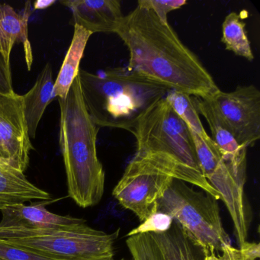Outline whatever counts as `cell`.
Listing matches in <instances>:
<instances>
[{
	"label": "cell",
	"instance_id": "6da1fadb",
	"mask_svg": "<svg viewBox=\"0 0 260 260\" xmlns=\"http://www.w3.org/2000/svg\"><path fill=\"white\" fill-rule=\"evenodd\" d=\"M115 34L128 49L127 69L144 78L197 98L220 90L197 56L151 10L138 6L123 17Z\"/></svg>",
	"mask_w": 260,
	"mask_h": 260
},
{
	"label": "cell",
	"instance_id": "7a4b0ae2",
	"mask_svg": "<svg viewBox=\"0 0 260 260\" xmlns=\"http://www.w3.org/2000/svg\"><path fill=\"white\" fill-rule=\"evenodd\" d=\"M60 106L59 144L63 154L68 194L78 206H95L103 199L106 174L97 154L100 127L91 119L83 101L79 76Z\"/></svg>",
	"mask_w": 260,
	"mask_h": 260
},
{
	"label": "cell",
	"instance_id": "3957f363",
	"mask_svg": "<svg viewBox=\"0 0 260 260\" xmlns=\"http://www.w3.org/2000/svg\"><path fill=\"white\" fill-rule=\"evenodd\" d=\"M132 133L136 139L134 158L150 162L175 179L220 199L202 173L191 131L165 98L140 118Z\"/></svg>",
	"mask_w": 260,
	"mask_h": 260
},
{
	"label": "cell",
	"instance_id": "277c9868",
	"mask_svg": "<svg viewBox=\"0 0 260 260\" xmlns=\"http://www.w3.org/2000/svg\"><path fill=\"white\" fill-rule=\"evenodd\" d=\"M78 76L86 110L100 127L132 132L140 118L170 91L127 68L98 74L80 69Z\"/></svg>",
	"mask_w": 260,
	"mask_h": 260
},
{
	"label": "cell",
	"instance_id": "5b68a950",
	"mask_svg": "<svg viewBox=\"0 0 260 260\" xmlns=\"http://www.w3.org/2000/svg\"><path fill=\"white\" fill-rule=\"evenodd\" d=\"M118 235L119 230L108 234L86 222L54 229L0 228V240L53 260H115Z\"/></svg>",
	"mask_w": 260,
	"mask_h": 260
},
{
	"label": "cell",
	"instance_id": "8992f818",
	"mask_svg": "<svg viewBox=\"0 0 260 260\" xmlns=\"http://www.w3.org/2000/svg\"><path fill=\"white\" fill-rule=\"evenodd\" d=\"M217 199L174 179L157 202V212L169 214L204 255L232 246L222 223Z\"/></svg>",
	"mask_w": 260,
	"mask_h": 260
},
{
	"label": "cell",
	"instance_id": "52a82bcc",
	"mask_svg": "<svg viewBox=\"0 0 260 260\" xmlns=\"http://www.w3.org/2000/svg\"><path fill=\"white\" fill-rule=\"evenodd\" d=\"M191 134L202 173L226 205L240 247L247 241L249 228L244 202L247 150L223 154L211 137L202 138L191 131Z\"/></svg>",
	"mask_w": 260,
	"mask_h": 260
},
{
	"label": "cell",
	"instance_id": "ba28073f",
	"mask_svg": "<svg viewBox=\"0 0 260 260\" xmlns=\"http://www.w3.org/2000/svg\"><path fill=\"white\" fill-rule=\"evenodd\" d=\"M202 100L239 145L248 148L258 141L260 92L255 86H240L229 92L219 90Z\"/></svg>",
	"mask_w": 260,
	"mask_h": 260
},
{
	"label": "cell",
	"instance_id": "9c48e42d",
	"mask_svg": "<svg viewBox=\"0 0 260 260\" xmlns=\"http://www.w3.org/2000/svg\"><path fill=\"white\" fill-rule=\"evenodd\" d=\"M174 178L150 162L132 158L112 191L120 205L143 222L157 212V202Z\"/></svg>",
	"mask_w": 260,
	"mask_h": 260
},
{
	"label": "cell",
	"instance_id": "30bf717a",
	"mask_svg": "<svg viewBox=\"0 0 260 260\" xmlns=\"http://www.w3.org/2000/svg\"><path fill=\"white\" fill-rule=\"evenodd\" d=\"M33 149L24 114L23 95L0 93V164L25 173Z\"/></svg>",
	"mask_w": 260,
	"mask_h": 260
},
{
	"label": "cell",
	"instance_id": "8fae6325",
	"mask_svg": "<svg viewBox=\"0 0 260 260\" xmlns=\"http://www.w3.org/2000/svg\"><path fill=\"white\" fill-rule=\"evenodd\" d=\"M45 202H35L30 205L16 204L0 210L2 219L0 228L27 230L54 229L67 228L86 222L72 216L59 215L48 211Z\"/></svg>",
	"mask_w": 260,
	"mask_h": 260
},
{
	"label": "cell",
	"instance_id": "7c38bea8",
	"mask_svg": "<svg viewBox=\"0 0 260 260\" xmlns=\"http://www.w3.org/2000/svg\"><path fill=\"white\" fill-rule=\"evenodd\" d=\"M61 4L72 11L74 25L92 34L115 33L124 17L118 0H68Z\"/></svg>",
	"mask_w": 260,
	"mask_h": 260
},
{
	"label": "cell",
	"instance_id": "4fadbf2b",
	"mask_svg": "<svg viewBox=\"0 0 260 260\" xmlns=\"http://www.w3.org/2000/svg\"><path fill=\"white\" fill-rule=\"evenodd\" d=\"M32 13L31 2H27L25 10L18 13L8 4H0V54L10 63L12 50L16 42L25 48L28 71L32 64V51L28 38V19Z\"/></svg>",
	"mask_w": 260,
	"mask_h": 260
},
{
	"label": "cell",
	"instance_id": "5bb4252c",
	"mask_svg": "<svg viewBox=\"0 0 260 260\" xmlns=\"http://www.w3.org/2000/svg\"><path fill=\"white\" fill-rule=\"evenodd\" d=\"M55 99L52 68L49 63L39 74L33 87L23 95L24 114L30 138H35L48 105Z\"/></svg>",
	"mask_w": 260,
	"mask_h": 260
},
{
	"label": "cell",
	"instance_id": "9a60e30c",
	"mask_svg": "<svg viewBox=\"0 0 260 260\" xmlns=\"http://www.w3.org/2000/svg\"><path fill=\"white\" fill-rule=\"evenodd\" d=\"M49 199V193L31 183L24 173L0 164V210L9 205Z\"/></svg>",
	"mask_w": 260,
	"mask_h": 260
},
{
	"label": "cell",
	"instance_id": "2e32d148",
	"mask_svg": "<svg viewBox=\"0 0 260 260\" xmlns=\"http://www.w3.org/2000/svg\"><path fill=\"white\" fill-rule=\"evenodd\" d=\"M92 33L78 25H74V34L57 80L54 82L55 98L65 100L73 82L78 76L80 61Z\"/></svg>",
	"mask_w": 260,
	"mask_h": 260
},
{
	"label": "cell",
	"instance_id": "e0dca14e",
	"mask_svg": "<svg viewBox=\"0 0 260 260\" xmlns=\"http://www.w3.org/2000/svg\"><path fill=\"white\" fill-rule=\"evenodd\" d=\"M150 234L159 246L165 260H199L196 253L197 248L174 220L171 228L166 232Z\"/></svg>",
	"mask_w": 260,
	"mask_h": 260
},
{
	"label": "cell",
	"instance_id": "ac0fdd59",
	"mask_svg": "<svg viewBox=\"0 0 260 260\" xmlns=\"http://www.w3.org/2000/svg\"><path fill=\"white\" fill-rule=\"evenodd\" d=\"M246 24L243 18L236 13H231L225 17L222 25L221 42L228 51L243 57L249 61L254 60L250 42L246 33Z\"/></svg>",
	"mask_w": 260,
	"mask_h": 260
},
{
	"label": "cell",
	"instance_id": "d6986e66",
	"mask_svg": "<svg viewBox=\"0 0 260 260\" xmlns=\"http://www.w3.org/2000/svg\"><path fill=\"white\" fill-rule=\"evenodd\" d=\"M191 95L184 92L170 90L166 95L165 100L176 115L187 124L188 128L202 138L209 136L202 125Z\"/></svg>",
	"mask_w": 260,
	"mask_h": 260
},
{
	"label": "cell",
	"instance_id": "ffe728a7",
	"mask_svg": "<svg viewBox=\"0 0 260 260\" xmlns=\"http://www.w3.org/2000/svg\"><path fill=\"white\" fill-rule=\"evenodd\" d=\"M126 245L132 258L120 260H165L164 254L150 234L128 237Z\"/></svg>",
	"mask_w": 260,
	"mask_h": 260
},
{
	"label": "cell",
	"instance_id": "44dd1931",
	"mask_svg": "<svg viewBox=\"0 0 260 260\" xmlns=\"http://www.w3.org/2000/svg\"><path fill=\"white\" fill-rule=\"evenodd\" d=\"M173 220L169 214L156 212L141 222V224L132 229L127 237L141 234H159L168 231L173 224Z\"/></svg>",
	"mask_w": 260,
	"mask_h": 260
},
{
	"label": "cell",
	"instance_id": "7402d4cb",
	"mask_svg": "<svg viewBox=\"0 0 260 260\" xmlns=\"http://www.w3.org/2000/svg\"><path fill=\"white\" fill-rule=\"evenodd\" d=\"M185 4V0H139L138 3V7L151 10L165 24H169L167 16L170 12L179 10Z\"/></svg>",
	"mask_w": 260,
	"mask_h": 260
},
{
	"label": "cell",
	"instance_id": "603a6c76",
	"mask_svg": "<svg viewBox=\"0 0 260 260\" xmlns=\"http://www.w3.org/2000/svg\"><path fill=\"white\" fill-rule=\"evenodd\" d=\"M0 260H53L0 240Z\"/></svg>",
	"mask_w": 260,
	"mask_h": 260
},
{
	"label": "cell",
	"instance_id": "cb8c5ba5",
	"mask_svg": "<svg viewBox=\"0 0 260 260\" xmlns=\"http://www.w3.org/2000/svg\"><path fill=\"white\" fill-rule=\"evenodd\" d=\"M13 77L10 63L0 54V93H13Z\"/></svg>",
	"mask_w": 260,
	"mask_h": 260
},
{
	"label": "cell",
	"instance_id": "d4e9b609",
	"mask_svg": "<svg viewBox=\"0 0 260 260\" xmlns=\"http://www.w3.org/2000/svg\"><path fill=\"white\" fill-rule=\"evenodd\" d=\"M238 249L240 260H257L259 258V243L246 241Z\"/></svg>",
	"mask_w": 260,
	"mask_h": 260
},
{
	"label": "cell",
	"instance_id": "484cf974",
	"mask_svg": "<svg viewBox=\"0 0 260 260\" xmlns=\"http://www.w3.org/2000/svg\"><path fill=\"white\" fill-rule=\"evenodd\" d=\"M202 260H240V252L234 246H230L221 254L211 253L205 255Z\"/></svg>",
	"mask_w": 260,
	"mask_h": 260
},
{
	"label": "cell",
	"instance_id": "4316f807",
	"mask_svg": "<svg viewBox=\"0 0 260 260\" xmlns=\"http://www.w3.org/2000/svg\"><path fill=\"white\" fill-rule=\"evenodd\" d=\"M53 4H54V1H38V2L35 3L34 8L35 10L46 8V7L52 5Z\"/></svg>",
	"mask_w": 260,
	"mask_h": 260
}]
</instances>
